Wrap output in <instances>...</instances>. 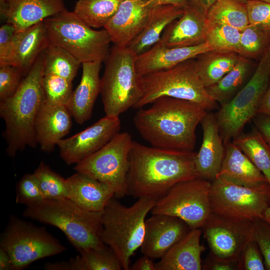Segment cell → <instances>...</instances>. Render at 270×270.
Wrapping results in <instances>:
<instances>
[{
    "instance_id": "1",
    "label": "cell",
    "mask_w": 270,
    "mask_h": 270,
    "mask_svg": "<svg viewBox=\"0 0 270 270\" xmlns=\"http://www.w3.org/2000/svg\"><path fill=\"white\" fill-rule=\"evenodd\" d=\"M196 154L148 146L133 141L127 196L157 200L177 184L200 178L194 164Z\"/></svg>"
},
{
    "instance_id": "2",
    "label": "cell",
    "mask_w": 270,
    "mask_h": 270,
    "mask_svg": "<svg viewBox=\"0 0 270 270\" xmlns=\"http://www.w3.org/2000/svg\"><path fill=\"white\" fill-rule=\"evenodd\" d=\"M151 104L139 108L134 118L140 136L155 148L194 151L196 127L208 111L198 104L168 96Z\"/></svg>"
},
{
    "instance_id": "3",
    "label": "cell",
    "mask_w": 270,
    "mask_h": 270,
    "mask_svg": "<svg viewBox=\"0 0 270 270\" xmlns=\"http://www.w3.org/2000/svg\"><path fill=\"white\" fill-rule=\"evenodd\" d=\"M44 51L36 60L16 92L0 101V116L5 124L3 136L7 144L6 152L11 157L27 146L35 148L38 144L35 122L45 101L42 83Z\"/></svg>"
},
{
    "instance_id": "4",
    "label": "cell",
    "mask_w": 270,
    "mask_h": 270,
    "mask_svg": "<svg viewBox=\"0 0 270 270\" xmlns=\"http://www.w3.org/2000/svg\"><path fill=\"white\" fill-rule=\"evenodd\" d=\"M102 212L84 210L68 198H44L26 206L22 214L60 229L78 252L105 244L100 236Z\"/></svg>"
},
{
    "instance_id": "5",
    "label": "cell",
    "mask_w": 270,
    "mask_h": 270,
    "mask_svg": "<svg viewBox=\"0 0 270 270\" xmlns=\"http://www.w3.org/2000/svg\"><path fill=\"white\" fill-rule=\"evenodd\" d=\"M156 202L142 198L126 206L113 197L102 212L101 240L114 250L124 270H130L131 258L142 246L146 217Z\"/></svg>"
},
{
    "instance_id": "6",
    "label": "cell",
    "mask_w": 270,
    "mask_h": 270,
    "mask_svg": "<svg viewBox=\"0 0 270 270\" xmlns=\"http://www.w3.org/2000/svg\"><path fill=\"white\" fill-rule=\"evenodd\" d=\"M137 57L127 46L114 44L110 48L100 82V94L106 115L119 117L134 108L141 98Z\"/></svg>"
},
{
    "instance_id": "7",
    "label": "cell",
    "mask_w": 270,
    "mask_h": 270,
    "mask_svg": "<svg viewBox=\"0 0 270 270\" xmlns=\"http://www.w3.org/2000/svg\"><path fill=\"white\" fill-rule=\"evenodd\" d=\"M142 96L134 108L139 109L162 96L198 104L208 112L217 103L210 96L195 67V58L184 61L170 68L140 76Z\"/></svg>"
},
{
    "instance_id": "8",
    "label": "cell",
    "mask_w": 270,
    "mask_h": 270,
    "mask_svg": "<svg viewBox=\"0 0 270 270\" xmlns=\"http://www.w3.org/2000/svg\"><path fill=\"white\" fill-rule=\"evenodd\" d=\"M51 44L60 46L82 64L104 62L110 52V37L104 28L95 30L67 10L44 20Z\"/></svg>"
},
{
    "instance_id": "9",
    "label": "cell",
    "mask_w": 270,
    "mask_h": 270,
    "mask_svg": "<svg viewBox=\"0 0 270 270\" xmlns=\"http://www.w3.org/2000/svg\"><path fill=\"white\" fill-rule=\"evenodd\" d=\"M259 61L245 86L214 114L224 144L243 132L245 125L258 114L270 80V45Z\"/></svg>"
},
{
    "instance_id": "10",
    "label": "cell",
    "mask_w": 270,
    "mask_h": 270,
    "mask_svg": "<svg viewBox=\"0 0 270 270\" xmlns=\"http://www.w3.org/2000/svg\"><path fill=\"white\" fill-rule=\"evenodd\" d=\"M0 247L10 255L12 270L63 252L66 248L44 227L11 216L0 238Z\"/></svg>"
},
{
    "instance_id": "11",
    "label": "cell",
    "mask_w": 270,
    "mask_h": 270,
    "mask_svg": "<svg viewBox=\"0 0 270 270\" xmlns=\"http://www.w3.org/2000/svg\"><path fill=\"white\" fill-rule=\"evenodd\" d=\"M133 141L128 133L119 132L98 150L76 164L74 170L104 183L115 197L122 198L127 195L129 156Z\"/></svg>"
},
{
    "instance_id": "12",
    "label": "cell",
    "mask_w": 270,
    "mask_h": 270,
    "mask_svg": "<svg viewBox=\"0 0 270 270\" xmlns=\"http://www.w3.org/2000/svg\"><path fill=\"white\" fill-rule=\"evenodd\" d=\"M210 203L212 212L254 222L262 218L270 206V186L265 183L254 187L244 186L217 177L212 182Z\"/></svg>"
},
{
    "instance_id": "13",
    "label": "cell",
    "mask_w": 270,
    "mask_h": 270,
    "mask_svg": "<svg viewBox=\"0 0 270 270\" xmlns=\"http://www.w3.org/2000/svg\"><path fill=\"white\" fill-rule=\"evenodd\" d=\"M211 184L200 178L180 182L156 200L151 214L175 216L190 229L202 228L212 213Z\"/></svg>"
},
{
    "instance_id": "14",
    "label": "cell",
    "mask_w": 270,
    "mask_h": 270,
    "mask_svg": "<svg viewBox=\"0 0 270 270\" xmlns=\"http://www.w3.org/2000/svg\"><path fill=\"white\" fill-rule=\"evenodd\" d=\"M201 229L210 254L222 260L239 262L244 250L253 240V221L231 218L213 212Z\"/></svg>"
},
{
    "instance_id": "15",
    "label": "cell",
    "mask_w": 270,
    "mask_h": 270,
    "mask_svg": "<svg viewBox=\"0 0 270 270\" xmlns=\"http://www.w3.org/2000/svg\"><path fill=\"white\" fill-rule=\"evenodd\" d=\"M120 124L119 117L106 115L80 132L62 138L57 145L61 158L68 165L79 163L109 142L120 132Z\"/></svg>"
},
{
    "instance_id": "16",
    "label": "cell",
    "mask_w": 270,
    "mask_h": 270,
    "mask_svg": "<svg viewBox=\"0 0 270 270\" xmlns=\"http://www.w3.org/2000/svg\"><path fill=\"white\" fill-rule=\"evenodd\" d=\"M190 230L178 218L164 214H152L146 220L141 252L151 258H160Z\"/></svg>"
},
{
    "instance_id": "17",
    "label": "cell",
    "mask_w": 270,
    "mask_h": 270,
    "mask_svg": "<svg viewBox=\"0 0 270 270\" xmlns=\"http://www.w3.org/2000/svg\"><path fill=\"white\" fill-rule=\"evenodd\" d=\"M147 0H123L116 12L104 28L108 32L112 42L118 46H128L144 30L151 10Z\"/></svg>"
},
{
    "instance_id": "18",
    "label": "cell",
    "mask_w": 270,
    "mask_h": 270,
    "mask_svg": "<svg viewBox=\"0 0 270 270\" xmlns=\"http://www.w3.org/2000/svg\"><path fill=\"white\" fill-rule=\"evenodd\" d=\"M0 14L16 32L44 22L66 10L63 0H5Z\"/></svg>"
},
{
    "instance_id": "19",
    "label": "cell",
    "mask_w": 270,
    "mask_h": 270,
    "mask_svg": "<svg viewBox=\"0 0 270 270\" xmlns=\"http://www.w3.org/2000/svg\"><path fill=\"white\" fill-rule=\"evenodd\" d=\"M202 140L194 156V164L200 178L210 182L218 176L224 160L225 146L214 114L208 112L200 122Z\"/></svg>"
},
{
    "instance_id": "20",
    "label": "cell",
    "mask_w": 270,
    "mask_h": 270,
    "mask_svg": "<svg viewBox=\"0 0 270 270\" xmlns=\"http://www.w3.org/2000/svg\"><path fill=\"white\" fill-rule=\"evenodd\" d=\"M207 26L206 14L188 4L166 28L158 42L170 48L198 45L206 42Z\"/></svg>"
},
{
    "instance_id": "21",
    "label": "cell",
    "mask_w": 270,
    "mask_h": 270,
    "mask_svg": "<svg viewBox=\"0 0 270 270\" xmlns=\"http://www.w3.org/2000/svg\"><path fill=\"white\" fill-rule=\"evenodd\" d=\"M72 116L65 105H54L46 100L42 105L35 122L37 144L46 153L68 134L72 126Z\"/></svg>"
},
{
    "instance_id": "22",
    "label": "cell",
    "mask_w": 270,
    "mask_h": 270,
    "mask_svg": "<svg viewBox=\"0 0 270 270\" xmlns=\"http://www.w3.org/2000/svg\"><path fill=\"white\" fill-rule=\"evenodd\" d=\"M101 64L100 62L82 64L80 81L72 91L66 105L78 124H83L90 118L96 100L100 94Z\"/></svg>"
},
{
    "instance_id": "23",
    "label": "cell",
    "mask_w": 270,
    "mask_h": 270,
    "mask_svg": "<svg viewBox=\"0 0 270 270\" xmlns=\"http://www.w3.org/2000/svg\"><path fill=\"white\" fill-rule=\"evenodd\" d=\"M212 50L206 42L197 46L170 48L157 42L149 50L138 56L137 72L140 76L172 68L186 60L195 58L206 52Z\"/></svg>"
},
{
    "instance_id": "24",
    "label": "cell",
    "mask_w": 270,
    "mask_h": 270,
    "mask_svg": "<svg viewBox=\"0 0 270 270\" xmlns=\"http://www.w3.org/2000/svg\"><path fill=\"white\" fill-rule=\"evenodd\" d=\"M201 228L190 229L155 263L156 270H201L202 254L206 247L200 243Z\"/></svg>"
},
{
    "instance_id": "25",
    "label": "cell",
    "mask_w": 270,
    "mask_h": 270,
    "mask_svg": "<svg viewBox=\"0 0 270 270\" xmlns=\"http://www.w3.org/2000/svg\"><path fill=\"white\" fill-rule=\"evenodd\" d=\"M66 180V198L84 210L102 212L114 196L104 183L84 174L76 172Z\"/></svg>"
},
{
    "instance_id": "26",
    "label": "cell",
    "mask_w": 270,
    "mask_h": 270,
    "mask_svg": "<svg viewBox=\"0 0 270 270\" xmlns=\"http://www.w3.org/2000/svg\"><path fill=\"white\" fill-rule=\"evenodd\" d=\"M50 44L44 21L16 32L10 64L20 68L26 76Z\"/></svg>"
},
{
    "instance_id": "27",
    "label": "cell",
    "mask_w": 270,
    "mask_h": 270,
    "mask_svg": "<svg viewBox=\"0 0 270 270\" xmlns=\"http://www.w3.org/2000/svg\"><path fill=\"white\" fill-rule=\"evenodd\" d=\"M224 146V156L217 177L248 187L268 183L262 172L232 141Z\"/></svg>"
},
{
    "instance_id": "28",
    "label": "cell",
    "mask_w": 270,
    "mask_h": 270,
    "mask_svg": "<svg viewBox=\"0 0 270 270\" xmlns=\"http://www.w3.org/2000/svg\"><path fill=\"white\" fill-rule=\"evenodd\" d=\"M184 9L172 5H163L152 8L146 26L128 47L138 56L156 44L166 28L180 18Z\"/></svg>"
},
{
    "instance_id": "29",
    "label": "cell",
    "mask_w": 270,
    "mask_h": 270,
    "mask_svg": "<svg viewBox=\"0 0 270 270\" xmlns=\"http://www.w3.org/2000/svg\"><path fill=\"white\" fill-rule=\"evenodd\" d=\"M68 261L52 262L53 270H122L121 263L114 250L104 244L78 252Z\"/></svg>"
},
{
    "instance_id": "30",
    "label": "cell",
    "mask_w": 270,
    "mask_h": 270,
    "mask_svg": "<svg viewBox=\"0 0 270 270\" xmlns=\"http://www.w3.org/2000/svg\"><path fill=\"white\" fill-rule=\"evenodd\" d=\"M255 68L250 59L240 56L236 66L216 84L206 88V90L216 103L223 106L245 86Z\"/></svg>"
},
{
    "instance_id": "31",
    "label": "cell",
    "mask_w": 270,
    "mask_h": 270,
    "mask_svg": "<svg viewBox=\"0 0 270 270\" xmlns=\"http://www.w3.org/2000/svg\"><path fill=\"white\" fill-rule=\"evenodd\" d=\"M240 56L234 52L210 50L195 58V67L206 88L216 84L237 64Z\"/></svg>"
},
{
    "instance_id": "32",
    "label": "cell",
    "mask_w": 270,
    "mask_h": 270,
    "mask_svg": "<svg viewBox=\"0 0 270 270\" xmlns=\"http://www.w3.org/2000/svg\"><path fill=\"white\" fill-rule=\"evenodd\" d=\"M266 178L270 186V148L255 126L232 140Z\"/></svg>"
},
{
    "instance_id": "33",
    "label": "cell",
    "mask_w": 270,
    "mask_h": 270,
    "mask_svg": "<svg viewBox=\"0 0 270 270\" xmlns=\"http://www.w3.org/2000/svg\"><path fill=\"white\" fill-rule=\"evenodd\" d=\"M123 0H78L73 12L92 28H104Z\"/></svg>"
},
{
    "instance_id": "34",
    "label": "cell",
    "mask_w": 270,
    "mask_h": 270,
    "mask_svg": "<svg viewBox=\"0 0 270 270\" xmlns=\"http://www.w3.org/2000/svg\"><path fill=\"white\" fill-rule=\"evenodd\" d=\"M208 22L230 26L242 30L249 24L246 4L238 0H216L208 10Z\"/></svg>"
},
{
    "instance_id": "35",
    "label": "cell",
    "mask_w": 270,
    "mask_h": 270,
    "mask_svg": "<svg viewBox=\"0 0 270 270\" xmlns=\"http://www.w3.org/2000/svg\"><path fill=\"white\" fill-rule=\"evenodd\" d=\"M44 74H54L72 82L82 64L66 50L50 44L44 51Z\"/></svg>"
},
{
    "instance_id": "36",
    "label": "cell",
    "mask_w": 270,
    "mask_h": 270,
    "mask_svg": "<svg viewBox=\"0 0 270 270\" xmlns=\"http://www.w3.org/2000/svg\"><path fill=\"white\" fill-rule=\"evenodd\" d=\"M270 45V34L249 24L240 31L238 54L244 58L260 60Z\"/></svg>"
},
{
    "instance_id": "37",
    "label": "cell",
    "mask_w": 270,
    "mask_h": 270,
    "mask_svg": "<svg viewBox=\"0 0 270 270\" xmlns=\"http://www.w3.org/2000/svg\"><path fill=\"white\" fill-rule=\"evenodd\" d=\"M240 36V30L236 28L208 21L206 42L212 50L238 54Z\"/></svg>"
},
{
    "instance_id": "38",
    "label": "cell",
    "mask_w": 270,
    "mask_h": 270,
    "mask_svg": "<svg viewBox=\"0 0 270 270\" xmlns=\"http://www.w3.org/2000/svg\"><path fill=\"white\" fill-rule=\"evenodd\" d=\"M33 174L44 198H66V180L42 161Z\"/></svg>"
},
{
    "instance_id": "39",
    "label": "cell",
    "mask_w": 270,
    "mask_h": 270,
    "mask_svg": "<svg viewBox=\"0 0 270 270\" xmlns=\"http://www.w3.org/2000/svg\"><path fill=\"white\" fill-rule=\"evenodd\" d=\"M42 87L45 100L54 105H66L72 92V82L54 74H44Z\"/></svg>"
},
{
    "instance_id": "40",
    "label": "cell",
    "mask_w": 270,
    "mask_h": 270,
    "mask_svg": "<svg viewBox=\"0 0 270 270\" xmlns=\"http://www.w3.org/2000/svg\"><path fill=\"white\" fill-rule=\"evenodd\" d=\"M44 199L33 174L24 175L17 184L16 204L28 206Z\"/></svg>"
},
{
    "instance_id": "41",
    "label": "cell",
    "mask_w": 270,
    "mask_h": 270,
    "mask_svg": "<svg viewBox=\"0 0 270 270\" xmlns=\"http://www.w3.org/2000/svg\"><path fill=\"white\" fill-rule=\"evenodd\" d=\"M25 76L18 68L10 64L0 65V101L11 96Z\"/></svg>"
},
{
    "instance_id": "42",
    "label": "cell",
    "mask_w": 270,
    "mask_h": 270,
    "mask_svg": "<svg viewBox=\"0 0 270 270\" xmlns=\"http://www.w3.org/2000/svg\"><path fill=\"white\" fill-rule=\"evenodd\" d=\"M246 5L250 24L270 34V3L248 0Z\"/></svg>"
},
{
    "instance_id": "43",
    "label": "cell",
    "mask_w": 270,
    "mask_h": 270,
    "mask_svg": "<svg viewBox=\"0 0 270 270\" xmlns=\"http://www.w3.org/2000/svg\"><path fill=\"white\" fill-rule=\"evenodd\" d=\"M253 240L262 254L266 269L270 270V225L262 218L254 221Z\"/></svg>"
},
{
    "instance_id": "44",
    "label": "cell",
    "mask_w": 270,
    "mask_h": 270,
    "mask_svg": "<svg viewBox=\"0 0 270 270\" xmlns=\"http://www.w3.org/2000/svg\"><path fill=\"white\" fill-rule=\"evenodd\" d=\"M240 270H264L262 254L257 243L252 240L244 250L240 261Z\"/></svg>"
},
{
    "instance_id": "45",
    "label": "cell",
    "mask_w": 270,
    "mask_h": 270,
    "mask_svg": "<svg viewBox=\"0 0 270 270\" xmlns=\"http://www.w3.org/2000/svg\"><path fill=\"white\" fill-rule=\"evenodd\" d=\"M16 32L14 27L7 22L0 28V65L10 64Z\"/></svg>"
},
{
    "instance_id": "46",
    "label": "cell",
    "mask_w": 270,
    "mask_h": 270,
    "mask_svg": "<svg viewBox=\"0 0 270 270\" xmlns=\"http://www.w3.org/2000/svg\"><path fill=\"white\" fill-rule=\"evenodd\" d=\"M203 270H240L239 262H228L218 260L210 254L202 264Z\"/></svg>"
},
{
    "instance_id": "47",
    "label": "cell",
    "mask_w": 270,
    "mask_h": 270,
    "mask_svg": "<svg viewBox=\"0 0 270 270\" xmlns=\"http://www.w3.org/2000/svg\"><path fill=\"white\" fill-rule=\"evenodd\" d=\"M252 120L254 126L270 148V116L258 114Z\"/></svg>"
},
{
    "instance_id": "48",
    "label": "cell",
    "mask_w": 270,
    "mask_h": 270,
    "mask_svg": "<svg viewBox=\"0 0 270 270\" xmlns=\"http://www.w3.org/2000/svg\"><path fill=\"white\" fill-rule=\"evenodd\" d=\"M146 4L150 9L163 5H172L184 10L188 5L187 0H147Z\"/></svg>"
},
{
    "instance_id": "49",
    "label": "cell",
    "mask_w": 270,
    "mask_h": 270,
    "mask_svg": "<svg viewBox=\"0 0 270 270\" xmlns=\"http://www.w3.org/2000/svg\"><path fill=\"white\" fill-rule=\"evenodd\" d=\"M130 270H156L155 263L146 256L138 258L130 266Z\"/></svg>"
},
{
    "instance_id": "50",
    "label": "cell",
    "mask_w": 270,
    "mask_h": 270,
    "mask_svg": "<svg viewBox=\"0 0 270 270\" xmlns=\"http://www.w3.org/2000/svg\"><path fill=\"white\" fill-rule=\"evenodd\" d=\"M258 114L270 116V80L259 106Z\"/></svg>"
},
{
    "instance_id": "51",
    "label": "cell",
    "mask_w": 270,
    "mask_h": 270,
    "mask_svg": "<svg viewBox=\"0 0 270 270\" xmlns=\"http://www.w3.org/2000/svg\"><path fill=\"white\" fill-rule=\"evenodd\" d=\"M216 0H187L188 4L206 14Z\"/></svg>"
},
{
    "instance_id": "52",
    "label": "cell",
    "mask_w": 270,
    "mask_h": 270,
    "mask_svg": "<svg viewBox=\"0 0 270 270\" xmlns=\"http://www.w3.org/2000/svg\"><path fill=\"white\" fill-rule=\"evenodd\" d=\"M0 270H12V259L8 254L0 247Z\"/></svg>"
},
{
    "instance_id": "53",
    "label": "cell",
    "mask_w": 270,
    "mask_h": 270,
    "mask_svg": "<svg viewBox=\"0 0 270 270\" xmlns=\"http://www.w3.org/2000/svg\"><path fill=\"white\" fill-rule=\"evenodd\" d=\"M262 219L270 225V206L264 212Z\"/></svg>"
},
{
    "instance_id": "54",
    "label": "cell",
    "mask_w": 270,
    "mask_h": 270,
    "mask_svg": "<svg viewBox=\"0 0 270 270\" xmlns=\"http://www.w3.org/2000/svg\"><path fill=\"white\" fill-rule=\"evenodd\" d=\"M238 0L241 2H242L245 3V4H246L248 1V0Z\"/></svg>"
},
{
    "instance_id": "55",
    "label": "cell",
    "mask_w": 270,
    "mask_h": 270,
    "mask_svg": "<svg viewBox=\"0 0 270 270\" xmlns=\"http://www.w3.org/2000/svg\"><path fill=\"white\" fill-rule=\"evenodd\" d=\"M258 0L266 2H268V3H270V0Z\"/></svg>"
},
{
    "instance_id": "56",
    "label": "cell",
    "mask_w": 270,
    "mask_h": 270,
    "mask_svg": "<svg viewBox=\"0 0 270 270\" xmlns=\"http://www.w3.org/2000/svg\"><path fill=\"white\" fill-rule=\"evenodd\" d=\"M4 0H0V5L2 4L4 2Z\"/></svg>"
}]
</instances>
